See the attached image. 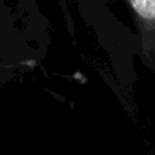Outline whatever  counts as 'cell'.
<instances>
[{
    "label": "cell",
    "instance_id": "obj_1",
    "mask_svg": "<svg viewBox=\"0 0 155 155\" xmlns=\"http://www.w3.org/2000/svg\"><path fill=\"white\" fill-rule=\"evenodd\" d=\"M138 15L145 19H155V0H130Z\"/></svg>",
    "mask_w": 155,
    "mask_h": 155
}]
</instances>
